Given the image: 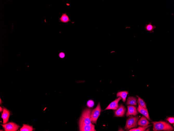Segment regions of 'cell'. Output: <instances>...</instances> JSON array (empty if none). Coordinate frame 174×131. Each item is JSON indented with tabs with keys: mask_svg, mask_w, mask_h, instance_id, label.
<instances>
[{
	"mask_svg": "<svg viewBox=\"0 0 174 131\" xmlns=\"http://www.w3.org/2000/svg\"><path fill=\"white\" fill-rule=\"evenodd\" d=\"M153 125V130L173 131V128L168 123L160 121L152 122Z\"/></svg>",
	"mask_w": 174,
	"mask_h": 131,
	"instance_id": "6da1fadb",
	"label": "cell"
},
{
	"mask_svg": "<svg viewBox=\"0 0 174 131\" xmlns=\"http://www.w3.org/2000/svg\"><path fill=\"white\" fill-rule=\"evenodd\" d=\"M92 109L86 108L83 111L79 121V123H83L87 125H92L91 116Z\"/></svg>",
	"mask_w": 174,
	"mask_h": 131,
	"instance_id": "7a4b0ae2",
	"label": "cell"
},
{
	"mask_svg": "<svg viewBox=\"0 0 174 131\" xmlns=\"http://www.w3.org/2000/svg\"><path fill=\"white\" fill-rule=\"evenodd\" d=\"M139 118L138 116L134 117L131 116L127 120L125 129L129 130L133 128L137 127V122Z\"/></svg>",
	"mask_w": 174,
	"mask_h": 131,
	"instance_id": "3957f363",
	"label": "cell"
},
{
	"mask_svg": "<svg viewBox=\"0 0 174 131\" xmlns=\"http://www.w3.org/2000/svg\"><path fill=\"white\" fill-rule=\"evenodd\" d=\"M101 109L100 102H99L96 107L92 111L91 120L92 123L96 124L97 120L100 116Z\"/></svg>",
	"mask_w": 174,
	"mask_h": 131,
	"instance_id": "277c9868",
	"label": "cell"
},
{
	"mask_svg": "<svg viewBox=\"0 0 174 131\" xmlns=\"http://www.w3.org/2000/svg\"><path fill=\"white\" fill-rule=\"evenodd\" d=\"M6 131H16L18 129L20 126L16 124L10 122L5 124H1Z\"/></svg>",
	"mask_w": 174,
	"mask_h": 131,
	"instance_id": "5b68a950",
	"label": "cell"
},
{
	"mask_svg": "<svg viewBox=\"0 0 174 131\" xmlns=\"http://www.w3.org/2000/svg\"><path fill=\"white\" fill-rule=\"evenodd\" d=\"M79 130L80 131H96L95 126L93 124L87 125L80 123H79Z\"/></svg>",
	"mask_w": 174,
	"mask_h": 131,
	"instance_id": "8992f818",
	"label": "cell"
},
{
	"mask_svg": "<svg viewBox=\"0 0 174 131\" xmlns=\"http://www.w3.org/2000/svg\"><path fill=\"white\" fill-rule=\"evenodd\" d=\"M126 110L125 107L122 104L120 105L115 111V116L118 117H123L124 116Z\"/></svg>",
	"mask_w": 174,
	"mask_h": 131,
	"instance_id": "52a82bcc",
	"label": "cell"
},
{
	"mask_svg": "<svg viewBox=\"0 0 174 131\" xmlns=\"http://www.w3.org/2000/svg\"><path fill=\"white\" fill-rule=\"evenodd\" d=\"M122 99V98L119 97L117 99H116L115 100L111 103L105 109V110L112 109L116 110L119 107L118 105L119 101Z\"/></svg>",
	"mask_w": 174,
	"mask_h": 131,
	"instance_id": "ba28073f",
	"label": "cell"
},
{
	"mask_svg": "<svg viewBox=\"0 0 174 131\" xmlns=\"http://www.w3.org/2000/svg\"><path fill=\"white\" fill-rule=\"evenodd\" d=\"M127 107L128 111L126 114L127 117H128L130 115H132L135 116L138 114L136 106L132 105H129Z\"/></svg>",
	"mask_w": 174,
	"mask_h": 131,
	"instance_id": "9c48e42d",
	"label": "cell"
},
{
	"mask_svg": "<svg viewBox=\"0 0 174 131\" xmlns=\"http://www.w3.org/2000/svg\"><path fill=\"white\" fill-rule=\"evenodd\" d=\"M138 106L137 108V110L138 112L143 115L147 119L150 120V117L148 112L147 109H145L141 106L138 103Z\"/></svg>",
	"mask_w": 174,
	"mask_h": 131,
	"instance_id": "30bf717a",
	"label": "cell"
},
{
	"mask_svg": "<svg viewBox=\"0 0 174 131\" xmlns=\"http://www.w3.org/2000/svg\"><path fill=\"white\" fill-rule=\"evenodd\" d=\"M10 115V112L9 110L5 108H4L2 116L3 120V124L7 123L8 122Z\"/></svg>",
	"mask_w": 174,
	"mask_h": 131,
	"instance_id": "8fae6325",
	"label": "cell"
},
{
	"mask_svg": "<svg viewBox=\"0 0 174 131\" xmlns=\"http://www.w3.org/2000/svg\"><path fill=\"white\" fill-rule=\"evenodd\" d=\"M150 123L147 121L145 116H142L138 122V124L142 127L148 126Z\"/></svg>",
	"mask_w": 174,
	"mask_h": 131,
	"instance_id": "7c38bea8",
	"label": "cell"
},
{
	"mask_svg": "<svg viewBox=\"0 0 174 131\" xmlns=\"http://www.w3.org/2000/svg\"><path fill=\"white\" fill-rule=\"evenodd\" d=\"M59 20L60 22L65 23H67L71 21L66 13H62V16L59 18Z\"/></svg>",
	"mask_w": 174,
	"mask_h": 131,
	"instance_id": "4fadbf2b",
	"label": "cell"
},
{
	"mask_svg": "<svg viewBox=\"0 0 174 131\" xmlns=\"http://www.w3.org/2000/svg\"><path fill=\"white\" fill-rule=\"evenodd\" d=\"M137 98L133 97H128L127 99L126 104L128 105H137Z\"/></svg>",
	"mask_w": 174,
	"mask_h": 131,
	"instance_id": "5bb4252c",
	"label": "cell"
},
{
	"mask_svg": "<svg viewBox=\"0 0 174 131\" xmlns=\"http://www.w3.org/2000/svg\"><path fill=\"white\" fill-rule=\"evenodd\" d=\"M128 94V92L127 91H121L117 93V98L119 97H121L123 99V101L125 102L126 100V97Z\"/></svg>",
	"mask_w": 174,
	"mask_h": 131,
	"instance_id": "9a60e30c",
	"label": "cell"
},
{
	"mask_svg": "<svg viewBox=\"0 0 174 131\" xmlns=\"http://www.w3.org/2000/svg\"><path fill=\"white\" fill-rule=\"evenodd\" d=\"M145 28L146 31L151 33L153 32L154 29L156 28V27L152 26L151 23H150L149 24H146Z\"/></svg>",
	"mask_w": 174,
	"mask_h": 131,
	"instance_id": "2e32d148",
	"label": "cell"
},
{
	"mask_svg": "<svg viewBox=\"0 0 174 131\" xmlns=\"http://www.w3.org/2000/svg\"><path fill=\"white\" fill-rule=\"evenodd\" d=\"M34 129L33 126L26 124H23V127L20 129L21 131H32Z\"/></svg>",
	"mask_w": 174,
	"mask_h": 131,
	"instance_id": "e0dca14e",
	"label": "cell"
},
{
	"mask_svg": "<svg viewBox=\"0 0 174 131\" xmlns=\"http://www.w3.org/2000/svg\"><path fill=\"white\" fill-rule=\"evenodd\" d=\"M151 125L145 127H140L139 126L137 128H134L132 129H130L129 131H144L147 128L151 126Z\"/></svg>",
	"mask_w": 174,
	"mask_h": 131,
	"instance_id": "ac0fdd59",
	"label": "cell"
},
{
	"mask_svg": "<svg viewBox=\"0 0 174 131\" xmlns=\"http://www.w3.org/2000/svg\"><path fill=\"white\" fill-rule=\"evenodd\" d=\"M138 98V100L137 102L141 106L145 109L146 108V105L145 103L143 100L138 96H137Z\"/></svg>",
	"mask_w": 174,
	"mask_h": 131,
	"instance_id": "d6986e66",
	"label": "cell"
},
{
	"mask_svg": "<svg viewBox=\"0 0 174 131\" xmlns=\"http://www.w3.org/2000/svg\"><path fill=\"white\" fill-rule=\"evenodd\" d=\"M166 120L170 123H174V118L173 117H168L166 119Z\"/></svg>",
	"mask_w": 174,
	"mask_h": 131,
	"instance_id": "ffe728a7",
	"label": "cell"
},
{
	"mask_svg": "<svg viewBox=\"0 0 174 131\" xmlns=\"http://www.w3.org/2000/svg\"><path fill=\"white\" fill-rule=\"evenodd\" d=\"M59 57L61 58H63L65 56V53L63 52H60L59 54Z\"/></svg>",
	"mask_w": 174,
	"mask_h": 131,
	"instance_id": "44dd1931",
	"label": "cell"
},
{
	"mask_svg": "<svg viewBox=\"0 0 174 131\" xmlns=\"http://www.w3.org/2000/svg\"><path fill=\"white\" fill-rule=\"evenodd\" d=\"M3 109L2 108L1 106L0 107V112H1L3 111Z\"/></svg>",
	"mask_w": 174,
	"mask_h": 131,
	"instance_id": "7402d4cb",
	"label": "cell"
},
{
	"mask_svg": "<svg viewBox=\"0 0 174 131\" xmlns=\"http://www.w3.org/2000/svg\"><path fill=\"white\" fill-rule=\"evenodd\" d=\"M149 128L148 129H147L146 130V131H149Z\"/></svg>",
	"mask_w": 174,
	"mask_h": 131,
	"instance_id": "603a6c76",
	"label": "cell"
},
{
	"mask_svg": "<svg viewBox=\"0 0 174 131\" xmlns=\"http://www.w3.org/2000/svg\"><path fill=\"white\" fill-rule=\"evenodd\" d=\"M0 100H1V104H2L1 102H2V101L1 99H0Z\"/></svg>",
	"mask_w": 174,
	"mask_h": 131,
	"instance_id": "cb8c5ba5",
	"label": "cell"
}]
</instances>
